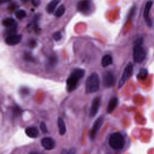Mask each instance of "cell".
Listing matches in <instances>:
<instances>
[{
  "instance_id": "8fae6325",
  "label": "cell",
  "mask_w": 154,
  "mask_h": 154,
  "mask_svg": "<svg viewBox=\"0 0 154 154\" xmlns=\"http://www.w3.org/2000/svg\"><path fill=\"white\" fill-rule=\"evenodd\" d=\"M100 105V97H96L92 101L90 111V116L91 117L94 116L98 112Z\"/></svg>"
},
{
  "instance_id": "44dd1931",
  "label": "cell",
  "mask_w": 154,
  "mask_h": 154,
  "mask_svg": "<svg viewBox=\"0 0 154 154\" xmlns=\"http://www.w3.org/2000/svg\"><path fill=\"white\" fill-rule=\"evenodd\" d=\"M14 14H15V16L16 17V18L19 19V20H22L26 16V11L23 10H22V9L16 10L14 12Z\"/></svg>"
},
{
  "instance_id": "83f0119b",
  "label": "cell",
  "mask_w": 154,
  "mask_h": 154,
  "mask_svg": "<svg viewBox=\"0 0 154 154\" xmlns=\"http://www.w3.org/2000/svg\"><path fill=\"white\" fill-rule=\"evenodd\" d=\"M21 112V110L20 109V108L17 107V106H14L13 109V115H14L15 116H17L18 115L20 114Z\"/></svg>"
},
{
  "instance_id": "ffe728a7",
  "label": "cell",
  "mask_w": 154,
  "mask_h": 154,
  "mask_svg": "<svg viewBox=\"0 0 154 154\" xmlns=\"http://www.w3.org/2000/svg\"><path fill=\"white\" fill-rule=\"evenodd\" d=\"M148 75V72L146 69L142 68L140 70L138 73L137 74V78L140 80H144L146 79Z\"/></svg>"
},
{
  "instance_id": "1f68e13d",
  "label": "cell",
  "mask_w": 154,
  "mask_h": 154,
  "mask_svg": "<svg viewBox=\"0 0 154 154\" xmlns=\"http://www.w3.org/2000/svg\"><path fill=\"white\" fill-rule=\"evenodd\" d=\"M11 0H0V2H1V5L4 4V3H6V2H8L9 1H10Z\"/></svg>"
},
{
  "instance_id": "8992f818",
  "label": "cell",
  "mask_w": 154,
  "mask_h": 154,
  "mask_svg": "<svg viewBox=\"0 0 154 154\" xmlns=\"http://www.w3.org/2000/svg\"><path fill=\"white\" fill-rule=\"evenodd\" d=\"M133 72V65L131 63H129L125 67L122 75L120 78V79L119 82V88H120L123 87L125 83L129 79L131 76Z\"/></svg>"
},
{
  "instance_id": "603a6c76",
  "label": "cell",
  "mask_w": 154,
  "mask_h": 154,
  "mask_svg": "<svg viewBox=\"0 0 154 154\" xmlns=\"http://www.w3.org/2000/svg\"><path fill=\"white\" fill-rule=\"evenodd\" d=\"M23 59L26 61L28 62H34L35 61L34 58L32 57V55L28 52H25L23 54Z\"/></svg>"
},
{
  "instance_id": "836d02e7",
  "label": "cell",
  "mask_w": 154,
  "mask_h": 154,
  "mask_svg": "<svg viewBox=\"0 0 154 154\" xmlns=\"http://www.w3.org/2000/svg\"><path fill=\"white\" fill-rule=\"evenodd\" d=\"M22 1H23V2H26V1H28V0H22Z\"/></svg>"
},
{
  "instance_id": "7402d4cb",
  "label": "cell",
  "mask_w": 154,
  "mask_h": 154,
  "mask_svg": "<svg viewBox=\"0 0 154 154\" xmlns=\"http://www.w3.org/2000/svg\"><path fill=\"white\" fill-rule=\"evenodd\" d=\"M66 11V8H65V6L62 4L61 5H60L58 7V8L57 9V10L55 11V16L57 17H60L61 16H62L64 14V12Z\"/></svg>"
},
{
  "instance_id": "ba28073f",
  "label": "cell",
  "mask_w": 154,
  "mask_h": 154,
  "mask_svg": "<svg viewBox=\"0 0 154 154\" xmlns=\"http://www.w3.org/2000/svg\"><path fill=\"white\" fill-rule=\"evenodd\" d=\"M77 10L85 14H87L91 11L92 4L90 0H80L76 5Z\"/></svg>"
},
{
  "instance_id": "2e32d148",
  "label": "cell",
  "mask_w": 154,
  "mask_h": 154,
  "mask_svg": "<svg viewBox=\"0 0 154 154\" xmlns=\"http://www.w3.org/2000/svg\"><path fill=\"white\" fill-rule=\"evenodd\" d=\"M112 63V58L110 54H105L102 58L101 64L102 67H106Z\"/></svg>"
},
{
  "instance_id": "d6a6232c",
  "label": "cell",
  "mask_w": 154,
  "mask_h": 154,
  "mask_svg": "<svg viewBox=\"0 0 154 154\" xmlns=\"http://www.w3.org/2000/svg\"><path fill=\"white\" fill-rule=\"evenodd\" d=\"M29 154H40V153H38V152H36V151H32Z\"/></svg>"
},
{
  "instance_id": "ac0fdd59",
  "label": "cell",
  "mask_w": 154,
  "mask_h": 154,
  "mask_svg": "<svg viewBox=\"0 0 154 154\" xmlns=\"http://www.w3.org/2000/svg\"><path fill=\"white\" fill-rule=\"evenodd\" d=\"M58 62V58L57 56L55 55H51L48 58V60L47 61L46 66L49 68H52L54 66H55Z\"/></svg>"
},
{
  "instance_id": "d6986e66",
  "label": "cell",
  "mask_w": 154,
  "mask_h": 154,
  "mask_svg": "<svg viewBox=\"0 0 154 154\" xmlns=\"http://www.w3.org/2000/svg\"><path fill=\"white\" fill-rule=\"evenodd\" d=\"M2 25L7 28H11L14 26L15 25V20L12 17H8L3 20Z\"/></svg>"
},
{
  "instance_id": "277c9868",
  "label": "cell",
  "mask_w": 154,
  "mask_h": 154,
  "mask_svg": "<svg viewBox=\"0 0 154 154\" xmlns=\"http://www.w3.org/2000/svg\"><path fill=\"white\" fill-rule=\"evenodd\" d=\"M109 144L115 150L122 149L125 145L124 137L120 132L112 133L109 138Z\"/></svg>"
},
{
  "instance_id": "4fadbf2b",
  "label": "cell",
  "mask_w": 154,
  "mask_h": 154,
  "mask_svg": "<svg viewBox=\"0 0 154 154\" xmlns=\"http://www.w3.org/2000/svg\"><path fill=\"white\" fill-rule=\"evenodd\" d=\"M118 103H119V99L117 97L114 96L111 97L109 101V103L107 106V109H106L107 112L111 113L114 110V109L117 107Z\"/></svg>"
},
{
  "instance_id": "4dcf8cb0",
  "label": "cell",
  "mask_w": 154,
  "mask_h": 154,
  "mask_svg": "<svg viewBox=\"0 0 154 154\" xmlns=\"http://www.w3.org/2000/svg\"><path fill=\"white\" fill-rule=\"evenodd\" d=\"M20 92H21V94H23V95H25L26 94L28 93V90L27 88H23L22 89L20 90Z\"/></svg>"
},
{
  "instance_id": "30bf717a",
  "label": "cell",
  "mask_w": 154,
  "mask_h": 154,
  "mask_svg": "<svg viewBox=\"0 0 154 154\" xmlns=\"http://www.w3.org/2000/svg\"><path fill=\"white\" fill-rule=\"evenodd\" d=\"M22 38V34H11L6 37L5 39V42L7 45L10 46H14L19 44Z\"/></svg>"
},
{
  "instance_id": "7a4b0ae2",
  "label": "cell",
  "mask_w": 154,
  "mask_h": 154,
  "mask_svg": "<svg viewBox=\"0 0 154 154\" xmlns=\"http://www.w3.org/2000/svg\"><path fill=\"white\" fill-rule=\"evenodd\" d=\"M143 37L138 38L134 42V45L133 47L132 57L133 60L135 63H140L144 61L146 58V52L142 46L143 43Z\"/></svg>"
},
{
  "instance_id": "5b68a950",
  "label": "cell",
  "mask_w": 154,
  "mask_h": 154,
  "mask_svg": "<svg viewBox=\"0 0 154 154\" xmlns=\"http://www.w3.org/2000/svg\"><path fill=\"white\" fill-rule=\"evenodd\" d=\"M116 78L111 71H105L102 75V84L105 87L110 88L114 85Z\"/></svg>"
},
{
  "instance_id": "52a82bcc",
  "label": "cell",
  "mask_w": 154,
  "mask_h": 154,
  "mask_svg": "<svg viewBox=\"0 0 154 154\" xmlns=\"http://www.w3.org/2000/svg\"><path fill=\"white\" fill-rule=\"evenodd\" d=\"M103 117L102 116H100L96 119V120L93 124L92 128L91 129L89 132V137L91 140H94L96 138L100 130V128L103 124Z\"/></svg>"
},
{
  "instance_id": "9c48e42d",
  "label": "cell",
  "mask_w": 154,
  "mask_h": 154,
  "mask_svg": "<svg viewBox=\"0 0 154 154\" xmlns=\"http://www.w3.org/2000/svg\"><path fill=\"white\" fill-rule=\"evenodd\" d=\"M153 2L152 1H148L145 4L144 6V12H143V17L144 18V20L146 21V24L149 27L152 26V20L150 19L149 17V13L150 10L152 8Z\"/></svg>"
},
{
  "instance_id": "e0dca14e",
  "label": "cell",
  "mask_w": 154,
  "mask_h": 154,
  "mask_svg": "<svg viewBox=\"0 0 154 154\" xmlns=\"http://www.w3.org/2000/svg\"><path fill=\"white\" fill-rule=\"evenodd\" d=\"M58 126L59 129V133L60 135H64L66 131V127L63 119L61 117L58 119Z\"/></svg>"
},
{
  "instance_id": "4316f807",
  "label": "cell",
  "mask_w": 154,
  "mask_h": 154,
  "mask_svg": "<svg viewBox=\"0 0 154 154\" xmlns=\"http://www.w3.org/2000/svg\"><path fill=\"white\" fill-rule=\"evenodd\" d=\"M135 11H136V7H132L131 9L129 11V14L128 16V19H131L134 16Z\"/></svg>"
},
{
  "instance_id": "5bb4252c",
  "label": "cell",
  "mask_w": 154,
  "mask_h": 154,
  "mask_svg": "<svg viewBox=\"0 0 154 154\" xmlns=\"http://www.w3.org/2000/svg\"><path fill=\"white\" fill-rule=\"evenodd\" d=\"M61 0H52V1H51L49 2V4H47V5L46 7V10L47 13H48L49 14L52 13L54 11L57 5L61 2Z\"/></svg>"
},
{
  "instance_id": "f546056e",
  "label": "cell",
  "mask_w": 154,
  "mask_h": 154,
  "mask_svg": "<svg viewBox=\"0 0 154 154\" xmlns=\"http://www.w3.org/2000/svg\"><path fill=\"white\" fill-rule=\"evenodd\" d=\"M31 2L34 7H37L40 4V0H31Z\"/></svg>"
},
{
  "instance_id": "484cf974",
  "label": "cell",
  "mask_w": 154,
  "mask_h": 154,
  "mask_svg": "<svg viewBox=\"0 0 154 154\" xmlns=\"http://www.w3.org/2000/svg\"><path fill=\"white\" fill-rule=\"evenodd\" d=\"M61 154H75V149L71 148L69 150L67 149H63Z\"/></svg>"
},
{
  "instance_id": "f1b7e54d",
  "label": "cell",
  "mask_w": 154,
  "mask_h": 154,
  "mask_svg": "<svg viewBox=\"0 0 154 154\" xmlns=\"http://www.w3.org/2000/svg\"><path fill=\"white\" fill-rule=\"evenodd\" d=\"M40 128L42 130V131L43 132H46L48 131V129H47V127H46V125L45 124V122H42L41 123H40Z\"/></svg>"
},
{
  "instance_id": "6da1fadb",
  "label": "cell",
  "mask_w": 154,
  "mask_h": 154,
  "mask_svg": "<svg viewBox=\"0 0 154 154\" xmlns=\"http://www.w3.org/2000/svg\"><path fill=\"white\" fill-rule=\"evenodd\" d=\"M85 75V70L82 69H75L66 80V88L68 92L75 90L79 81L83 78Z\"/></svg>"
},
{
  "instance_id": "7c38bea8",
  "label": "cell",
  "mask_w": 154,
  "mask_h": 154,
  "mask_svg": "<svg viewBox=\"0 0 154 154\" xmlns=\"http://www.w3.org/2000/svg\"><path fill=\"white\" fill-rule=\"evenodd\" d=\"M41 144L46 150H52L54 148L55 143L51 137H45L42 139Z\"/></svg>"
},
{
  "instance_id": "cb8c5ba5",
  "label": "cell",
  "mask_w": 154,
  "mask_h": 154,
  "mask_svg": "<svg viewBox=\"0 0 154 154\" xmlns=\"http://www.w3.org/2000/svg\"><path fill=\"white\" fill-rule=\"evenodd\" d=\"M37 42L34 38L29 39L28 41V46L31 48H34L37 46Z\"/></svg>"
},
{
  "instance_id": "3957f363",
  "label": "cell",
  "mask_w": 154,
  "mask_h": 154,
  "mask_svg": "<svg viewBox=\"0 0 154 154\" xmlns=\"http://www.w3.org/2000/svg\"><path fill=\"white\" fill-rule=\"evenodd\" d=\"M100 85V78L97 73L93 72L88 77L85 82V92L95 93L98 91Z\"/></svg>"
},
{
  "instance_id": "9a60e30c",
  "label": "cell",
  "mask_w": 154,
  "mask_h": 154,
  "mask_svg": "<svg viewBox=\"0 0 154 154\" xmlns=\"http://www.w3.org/2000/svg\"><path fill=\"white\" fill-rule=\"evenodd\" d=\"M26 134L31 138H36L38 135V131L36 127L29 126L25 129Z\"/></svg>"
},
{
  "instance_id": "d4e9b609",
  "label": "cell",
  "mask_w": 154,
  "mask_h": 154,
  "mask_svg": "<svg viewBox=\"0 0 154 154\" xmlns=\"http://www.w3.org/2000/svg\"><path fill=\"white\" fill-rule=\"evenodd\" d=\"M52 37L55 40L59 41L62 38V34L60 31H57L52 35Z\"/></svg>"
}]
</instances>
